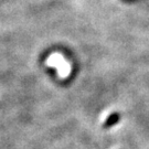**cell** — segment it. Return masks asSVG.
Listing matches in <instances>:
<instances>
[{
    "label": "cell",
    "mask_w": 149,
    "mask_h": 149,
    "mask_svg": "<svg viewBox=\"0 0 149 149\" xmlns=\"http://www.w3.org/2000/svg\"><path fill=\"white\" fill-rule=\"evenodd\" d=\"M120 119H122V114H120V113L119 112L112 113V114L104 120L103 125H102V128H103L104 130H108V129L113 128L114 126H116L118 123L120 122Z\"/></svg>",
    "instance_id": "6da1fadb"
}]
</instances>
